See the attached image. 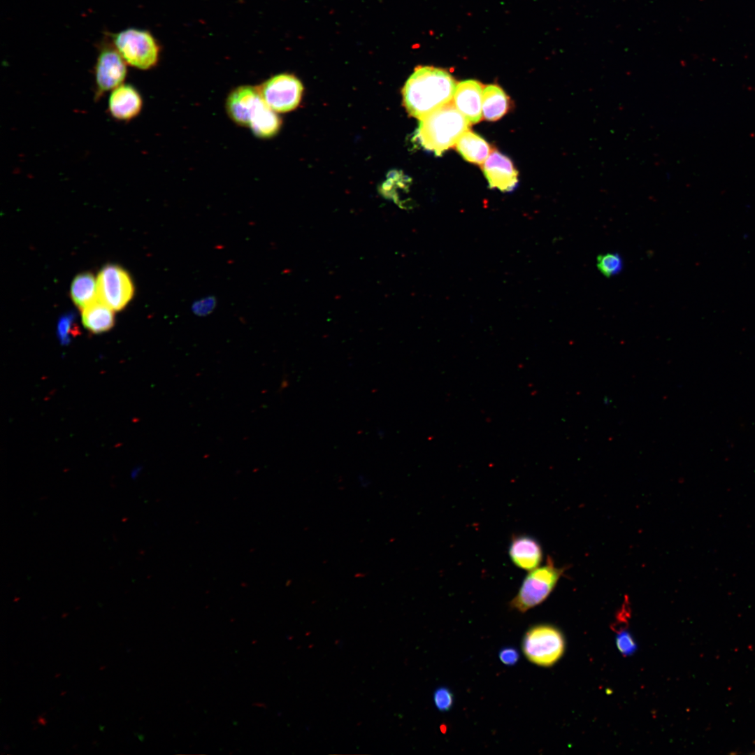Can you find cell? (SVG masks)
I'll return each instance as SVG.
<instances>
[{
    "mask_svg": "<svg viewBox=\"0 0 755 755\" xmlns=\"http://www.w3.org/2000/svg\"><path fill=\"white\" fill-rule=\"evenodd\" d=\"M456 82L445 70L419 66L403 88V104L408 113L422 119L453 99Z\"/></svg>",
    "mask_w": 755,
    "mask_h": 755,
    "instance_id": "obj_1",
    "label": "cell"
},
{
    "mask_svg": "<svg viewBox=\"0 0 755 755\" xmlns=\"http://www.w3.org/2000/svg\"><path fill=\"white\" fill-rule=\"evenodd\" d=\"M469 123L451 101L419 120L416 138L424 149L440 156L469 130Z\"/></svg>",
    "mask_w": 755,
    "mask_h": 755,
    "instance_id": "obj_2",
    "label": "cell"
},
{
    "mask_svg": "<svg viewBox=\"0 0 755 755\" xmlns=\"http://www.w3.org/2000/svg\"><path fill=\"white\" fill-rule=\"evenodd\" d=\"M111 41L126 63L140 70H148L157 64L160 47L147 30L127 28L111 35Z\"/></svg>",
    "mask_w": 755,
    "mask_h": 755,
    "instance_id": "obj_3",
    "label": "cell"
},
{
    "mask_svg": "<svg viewBox=\"0 0 755 755\" xmlns=\"http://www.w3.org/2000/svg\"><path fill=\"white\" fill-rule=\"evenodd\" d=\"M563 571V568L555 567L550 559L545 566L530 570L510 601L511 608L526 612L542 603L554 589Z\"/></svg>",
    "mask_w": 755,
    "mask_h": 755,
    "instance_id": "obj_4",
    "label": "cell"
},
{
    "mask_svg": "<svg viewBox=\"0 0 755 755\" xmlns=\"http://www.w3.org/2000/svg\"><path fill=\"white\" fill-rule=\"evenodd\" d=\"M522 652L532 663L549 667L562 656L565 641L562 633L549 625H538L529 628L522 643Z\"/></svg>",
    "mask_w": 755,
    "mask_h": 755,
    "instance_id": "obj_5",
    "label": "cell"
},
{
    "mask_svg": "<svg viewBox=\"0 0 755 755\" xmlns=\"http://www.w3.org/2000/svg\"><path fill=\"white\" fill-rule=\"evenodd\" d=\"M97 299L113 310H122L134 294V285L129 273L121 266L109 264L99 271Z\"/></svg>",
    "mask_w": 755,
    "mask_h": 755,
    "instance_id": "obj_6",
    "label": "cell"
},
{
    "mask_svg": "<svg viewBox=\"0 0 755 755\" xmlns=\"http://www.w3.org/2000/svg\"><path fill=\"white\" fill-rule=\"evenodd\" d=\"M127 65L113 43L100 45L94 67L95 101L124 83Z\"/></svg>",
    "mask_w": 755,
    "mask_h": 755,
    "instance_id": "obj_7",
    "label": "cell"
},
{
    "mask_svg": "<svg viewBox=\"0 0 755 755\" xmlns=\"http://www.w3.org/2000/svg\"><path fill=\"white\" fill-rule=\"evenodd\" d=\"M257 89L264 102L278 113L289 112L296 108L303 92L300 80L288 73L274 76L264 81Z\"/></svg>",
    "mask_w": 755,
    "mask_h": 755,
    "instance_id": "obj_8",
    "label": "cell"
},
{
    "mask_svg": "<svg viewBox=\"0 0 755 755\" xmlns=\"http://www.w3.org/2000/svg\"><path fill=\"white\" fill-rule=\"evenodd\" d=\"M265 103L257 87L243 85L230 92L226 99V109L235 123L249 127L254 115Z\"/></svg>",
    "mask_w": 755,
    "mask_h": 755,
    "instance_id": "obj_9",
    "label": "cell"
},
{
    "mask_svg": "<svg viewBox=\"0 0 755 755\" xmlns=\"http://www.w3.org/2000/svg\"><path fill=\"white\" fill-rule=\"evenodd\" d=\"M482 169L491 188L510 192L518 185V172L512 161L496 150H491Z\"/></svg>",
    "mask_w": 755,
    "mask_h": 755,
    "instance_id": "obj_10",
    "label": "cell"
},
{
    "mask_svg": "<svg viewBox=\"0 0 755 755\" xmlns=\"http://www.w3.org/2000/svg\"><path fill=\"white\" fill-rule=\"evenodd\" d=\"M142 108V96L134 86L123 83L110 92L107 111L113 119L128 122L140 114Z\"/></svg>",
    "mask_w": 755,
    "mask_h": 755,
    "instance_id": "obj_11",
    "label": "cell"
},
{
    "mask_svg": "<svg viewBox=\"0 0 755 755\" xmlns=\"http://www.w3.org/2000/svg\"><path fill=\"white\" fill-rule=\"evenodd\" d=\"M483 89L475 80H463L456 86L452 102L470 123H477L482 118Z\"/></svg>",
    "mask_w": 755,
    "mask_h": 755,
    "instance_id": "obj_12",
    "label": "cell"
},
{
    "mask_svg": "<svg viewBox=\"0 0 755 755\" xmlns=\"http://www.w3.org/2000/svg\"><path fill=\"white\" fill-rule=\"evenodd\" d=\"M509 556L512 563L525 570H532L539 566L542 560L540 543L526 535H515L509 547Z\"/></svg>",
    "mask_w": 755,
    "mask_h": 755,
    "instance_id": "obj_13",
    "label": "cell"
},
{
    "mask_svg": "<svg viewBox=\"0 0 755 755\" xmlns=\"http://www.w3.org/2000/svg\"><path fill=\"white\" fill-rule=\"evenodd\" d=\"M81 311L82 324L92 333L106 332L115 324L114 310L98 299L86 305Z\"/></svg>",
    "mask_w": 755,
    "mask_h": 755,
    "instance_id": "obj_14",
    "label": "cell"
},
{
    "mask_svg": "<svg viewBox=\"0 0 755 755\" xmlns=\"http://www.w3.org/2000/svg\"><path fill=\"white\" fill-rule=\"evenodd\" d=\"M455 146L465 160L480 165H482L491 152L489 144L470 130L461 136Z\"/></svg>",
    "mask_w": 755,
    "mask_h": 755,
    "instance_id": "obj_15",
    "label": "cell"
},
{
    "mask_svg": "<svg viewBox=\"0 0 755 755\" xmlns=\"http://www.w3.org/2000/svg\"><path fill=\"white\" fill-rule=\"evenodd\" d=\"M510 108V99L498 85H489L483 89L482 115L485 120L496 121L505 115Z\"/></svg>",
    "mask_w": 755,
    "mask_h": 755,
    "instance_id": "obj_16",
    "label": "cell"
},
{
    "mask_svg": "<svg viewBox=\"0 0 755 755\" xmlns=\"http://www.w3.org/2000/svg\"><path fill=\"white\" fill-rule=\"evenodd\" d=\"M70 295L74 304L80 310L97 299V281L89 272L77 275L71 284Z\"/></svg>",
    "mask_w": 755,
    "mask_h": 755,
    "instance_id": "obj_17",
    "label": "cell"
},
{
    "mask_svg": "<svg viewBox=\"0 0 755 755\" xmlns=\"http://www.w3.org/2000/svg\"><path fill=\"white\" fill-rule=\"evenodd\" d=\"M281 121L275 111L265 103L252 119L250 127L256 136L269 138L280 130Z\"/></svg>",
    "mask_w": 755,
    "mask_h": 755,
    "instance_id": "obj_18",
    "label": "cell"
},
{
    "mask_svg": "<svg viewBox=\"0 0 755 755\" xmlns=\"http://www.w3.org/2000/svg\"><path fill=\"white\" fill-rule=\"evenodd\" d=\"M597 268L605 277L610 278L621 272L623 261L618 253H605L597 257Z\"/></svg>",
    "mask_w": 755,
    "mask_h": 755,
    "instance_id": "obj_19",
    "label": "cell"
},
{
    "mask_svg": "<svg viewBox=\"0 0 755 755\" xmlns=\"http://www.w3.org/2000/svg\"><path fill=\"white\" fill-rule=\"evenodd\" d=\"M75 319L76 316L73 312H67L59 318L57 333L62 344H67L71 337L78 333Z\"/></svg>",
    "mask_w": 755,
    "mask_h": 755,
    "instance_id": "obj_20",
    "label": "cell"
},
{
    "mask_svg": "<svg viewBox=\"0 0 755 755\" xmlns=\"http://www.w3.org/2000/svg\"><path fill=\"white\" fill-rule=\"evenodd\" d=\"M617 631L616 643L621 654L624 656L632 654L637 648L631 633L626 630V627L615 629Z\"/></svg>",
    "mask_w": 755,
    "mask_h": 755,
    "instance_id": "obj_21",
    "label": "cell"
},
{
    "mask_svg": "<svg viewBox=\"0 0 755 755\" xmlns=\"http://www.w3.org/2000/svg\"><path fill=\"white\" fill-rule=\"evenodd\" d=\"M433 702L441 712L449 711L453 705V694L447 687H440L433 693Z\"/></svg>",
    "mask_w": 755,
    "mask_h": 755,
    "instance_id": "obj_22",
    "label": "cell"
},
{
    "mask_svg": "<svg viewBox=\"0 0 755 755\" xmlns=\"http://www.w3.org/2000/svg\"><path fill=\"white\" fill-rule=\"evenodd\" d=\"M215 303L214 297H206L196 301L192 305V310L196 315L205 316L213 310Z\"/></svg>",
    "mask_w": 755,
    "mask_h": 755,
    "instance_id": "obj_23",
    "label": "cell"
},
{
    "mask_svg": "<svg viewBox=\"0 0 755 755\" xmlns=\"http://www.w3.org/2000/svg\"><path fill=\"white\" fill-rule=\"evenodd\" d=\"M498 658L504 665L514 666L519 661V653L516 648L504 647L499 652Z\"/></svg>",
    "mask_w": 755,
    "mask_h": 755,
    "instance_id": "obj_24",
    "label": "cell"
}]
</instances>
